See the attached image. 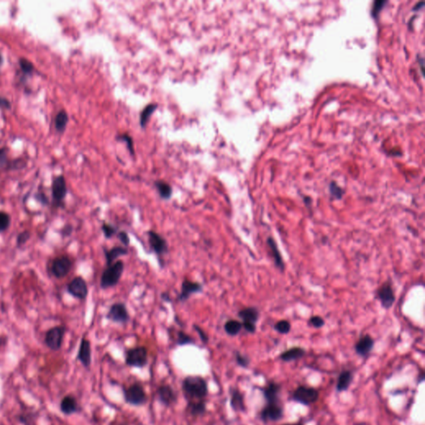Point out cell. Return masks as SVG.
Segmentation results:
<instances>
[{
    "label": "cell",
    "instance_id": "obj_13",
    "mask_svg": "<svg viewBox=\"0 0 425 425\" xmlns=\"http://www.w3.org/2000/svg\"><path fill=\"white\" fill-rule=\"evenodd\" d=\"M377 297L385 309H390L395 303V296L392 286L390 283H384L377 292Z\"/></svg>",
    "mask_w": 425,
    "mask_h": 425
},
{
    "label": "cell",
    "instance_id": "obj_35",
    "mask_svg": "<svg viewBox=\"0 0 425 425\" xmlns=\"http://www.w3.org/2000/svg\"><path fill=\"white\" fill-rule=\"evenodd\" d=\"M101 230L103 232L106 238H112L115 235H117V229L112 226V224L103 223L101 225Z\"/></svg>",
    "mask_w": 425,
    "mask_h": 425
},
{
    "label": "cell",
    "instance_id": "obj_19",
    "mask_svg": "<svg viewBox=\"0 0 425 425\" xmlns=\"http://www.w3.org/2000/svg\"><path fill=\"white\" fill-rule=\"evenodd\" d=\"M77 359L87 368L90 366L91 363H92V349H91L90 341L85 338L82 339L81 344H80Z\"/></svg>",
    "mask_w": 425,
    "mask_h": 425
},
{
    "label": "cell",
    "instance_id": "obj_26",
    "mask_svg": "<svg viewBox=\"0 0 425 425\" xmlns=\"http://www.w3.org/2000/svg\"><path fill=\"white\" fill-rule=\"evenodd\" d=\"M187 410L193 416L203 415L206 412V403L204 400L190 401L187 405Z\"/></svg>",
    "mask_w": 425,
    "mask_h": 425
},
{
    "label": "cell",
    "instance_id": "obj_45",
    "mask_svg": "<svg viewBox=\"0 0 425 425\" xmlns=\"http://www.w3.org/2000/svg\"><path fill=\"white\" fill-rule=\"evenodd\" d=\"M0 107L4 108V109H10L11 108V103H10V101H8V99L0 96Z\"/></svg>",
    "mask_w": 425,
    "mask_h": 425
},
{
    "label": "cell",
    "instance_id": "obj_31",
    "mask_svg": "<svg viewBox=\"0 0 425 425\" xmlns=\"http://www.w3.org/2000/svg\"><path fill=\"white\" fill-rule=\"evenodd\" d=\"M274 329L282 335H286V334H288L291 331V324L288 321L281 320L276 323L275 326H274Z\"/></svg>",
    "mask_w": 425,
    "mask_h": 425
},
{
    "label": "cell",
    "instance_id": "obj_44",
    "mask_svg": "<svg viewBox=\"0 0 425 425\" xmlns=\"http://www.w3.org/2000/svg\"><path fill=\"white\" fill-rule=\"evenodd\" d=\"M385 1H376L374 3L373 7V12H372V14H373L374 16H376V14L379 13V10L381 9L382 7L384 4H385Z\"/></svg>",
    "mask_w": 425,
    "mask_h": 425
},
{
    "label": "cell",
    "instance_id": "obj_29",
    "mask_svg": "<svg viewBox=\"0 0 425 425\" xmlns=\"http://www.w3.org/2000/svg\"><path fill=\"white\" fill-rule=\"evenodd\" d=\"M69 122V115L65 111H60L55 118V128L58 132L65 131L67 124Z\"/></svg>",
    "mask_w": 425,
    "mask_h": 425
},
{
    "label": "cell",
    "instance_id": "obj_18",
    "mask_svg": "<svg viewBox=\"0 0 425 425\" xmlns=\"http://www.w3.org/2000/svg\"><path fill=\"white\" fill-rule=\"evenodd\" d=\"M375 341L371 335H365L357 341L354 350L357 354L360 356L365 357L368 355L373 350Z\"/></svg>",
    "mask_w": 425,
    "mask_h": 425
},
{
    "label": "cell",
    "instance_id": "obj_38",
    "mask_svg": "<svg viewBox=\"0 0 425 425\" xmlns=\"http://www.w3.org/2000/svg\"><path fill=\"white\" fill-rule=\"evenodd\" d=\"M118 140L126 142L129 150H131V154H134L133 141L131 139V137H129L128 135H126V134H122L118 137Z\"/></svg>",
    "mask_w": 425,
    "mask_h": 425
},
{
    "label": "cell",
    "instance_id": "obj_40",
    "mask_svg": "<svg viewBox=\"0 0 425 425\" xmlns=\"http://www.w3.org/2000/svg\"><path fill=\"white\" fill-rule=\"evenodd\" d=\"M118 237L123 245L125 246V247L129 246V244H130V237H129L128 234L126 232H119L118 234Z\"/></svg>",
    "mask_w": 425,
    "mask_h": 425
},
{
    "label": "cell",
    "instance_id": "obj_25",
    "mask_svg": "<svg viewBox=\"0 0 425 425\" xmlns=\"http://www.w3.org/2000/svg\"><path fill=\"white\" fill-rule=\"evenodd\" d=\"M267 245L269 247L270 249L272 251L273 259L275 261V264L279 269L283 271L285 268V264H284L283 259L282 258L281 254L278 250V245L276 243L275 240L273 239V237H268L267 239Z\"/></svg>",
    "mask_w": 425,
    "mask_h": 425
},
{
    "label": "cell",
    "instance_id": "obj_9",
    "mask_svg": "<svg viewBox=\"0 0 425 425\" xmlns=\"http://www.w3.org/2000/svg\"><path fill=\"white\" fill-rule=\"evenodd\" d=\"M147 235L149 245H150L151 250L155 252V254H157L159 257H161L168 253L169 246H168L166 240L165 239V237H162L161 235H159L158 233L153 231V230L148 231Z\"/></svg>",
    "mask_w": 425,
    "mask_h": 425
},
{
    "label": "cell",
    "instance_id": "obj_24",
    "mask_svg": "<svg viewBox=\"0 0 425 425\" xmlns=\"http://www.w3.org/2000/svg\"><path fill=\"white\" fill-rule=\"evenodd\" d=\"M60 408L63 414L67 415L74 414L78 410L76 399L71 395H68L63 399V401L61 402Z\"/></svg>",
    "mask_w": 425,
    "mask_h": 425
},
{
    "label": "cell",
    "instance_id": "obj_36",
    "mask_svg": "<svg viewBox=\"0 0 425 425\" xmlns=\"http://www.w3.org/2000/svg\"><path fill=\"white\" fill-rule=\"evenodd\" d=\"M10 224V218L8 213L0 212V232L4 231L8 229Z\"/></svg>",
    "mask_w": 425,
    "mask_h": 425
},
{
    "label": "cell",
    "instance_id": "obj_3",
    "mask_svg": "<svg viewBox=\"0 0 425 425\" xmlns=\"http://www.w3.org/2000/svg\"><path fill=\"white\" fill-rule=\"evenodd\" d=\"M319 396V391L315 388L299 385L292 393L291 399L295 402L309 406L318 401Z\"/></svg>",
    "mask_w": 425,
    "mask_h": 425
},
{
    "label": "cell",
    "instance_id": "obj_10",
    "mask_svg": "<svg viewBox=\"0 0 425 425\" xmlns=\"http://www.w3.org/2000/svg\"><path fill=\"white\" fill-rule=\"evenodd\" d=\"M65 328L63 327H53L47 332L45 343L52 351H58L63 344Z\"/></svg>",
    "mask_w": 425,
    "mask_h": 425
},
{
    "label": "cell",
    "instance_id": "obj_46",
    "mask_svg": "<svg viewBox=\"0 0 425 425\" xmlns=\"http://www.w3.org/2000/svg\"><path fill=\"white\" fill-rule=\"evenodd\" d=\"M304 202H305V205H311V199L310 197H305V198H304Z\"/></svg>",
    "mask_w": 425,
    "mask_h": 425
},
{
    "label": "cell",
    "instance_id": "obj_12",
    "mask_svg": "<svg viewBox=\"0 0 425 425\" xmlns=\"http://www.w3.org/2000/svg\"><path fill=\"white\" fill-rule=\"evenodd\" d=\"M203 291V286L197 282L190 281L188 279H185L181 284V291L178 296V301L184 303L188 300L191 297V295L194 293H199Z\"/></svg>",
    "mask_w": 425,
    "mask_h": 425
},
{
    "label": "cell",
    "instance_id": "obj_11",
    "mask_svg": "<svg viewBox=\"0 0 425 425\" xmlns=\"http://www.w3.org/2000/svg\"><path fill=\"white\" fill-rule=\"evenodd\" d=\"M68 291L74 297L83 300L88 294V285L83 278L76 277L69 284Z\"/></svg>",
    "mask_w": 425,
    "mask_h": 425
},
{
    "label": "cell",
    "instance_id": "obj_34",
    "mask_svg": "<svg viewBox=\"0 0 425 425\" xmlns=\"http://www.w3.org/2000/svg\"><path fill=\"white\" fill-rule=\"evenodd\" d=\"M194 343L193 338L189 336L188 334L182 331H177V337H176V344L179 346H185L188 344Z\"/></svg>",
    "mask_w": 425,
    "mask_h": 425
},
{
    "label": "cell",
    "instance_id": "obj_42",
    "mask_svg": "<svg viewBox=\"0 0 425 425\" xmlns=\"http://www.w3.org/2000/svg\"><path fill=\"white\" fill-rule=\"evenodd\" d=\"M8 157H7V148H0V167L7 165Z\"/></svg>",
    "mask_w": 425,
    "mask_h": 425
},
{
    "label": "cell",
    "instance_id": "obj_23",
    "mask_svg": "<svg viewBox=\"0 0 425 425\" xmlns=\"http://www.w3.org/2000/svg\"><path fill=\"white\" fill-rule=\"evenodd\" d=\"M104 254L106 257V265L110 266L114 263L115 261L120 256H125L128 254V250L124 247L117 246L113 247L111 249H104Z\"/></svg>",
    "mask_w": 425,
    "mask_h": 425
},
{
    "label": "cell",
    "instance_id": "obj_32",
    "mask_svg": "<svg viewBox=\"0 0 425 425\" xmlns=\"http://www.w3.org/2000/svg\"><path fill=\"white\" fill-rule=\"evenodd\" d=\"M329 190H330V194L331 197H333L335 199H342V197H343L344 194H345V191L334 181L331 182L330 186H329Z\"/></svg>",
    "mask_w": 425,
    "mask_h": 425
},
{
    "label": "cell",
    "instance_id": "obj_20",
    "mask_svg": "<svg viewBox=\"0 0 425 425\" xmlns=\"http://www.w3.org/2000/svg\"><path fill=\"white\" fill-rule=\"evenodd\" d=\"M353 373L349 370H345L341 371V374L338 376L337 382H336V391L339 393L345 392L348 390L352 381H353Z\"/></svg>",
    "mask_w": 425,
    "mask_h": 425
},
{
    "label": "cell",
    "instance_id": "obj_28",
    "mask_svg": "<svg viewBox=\"0 0 425 425\" xmlns=\"http://www.w3.org/2000/svg\"><path fill=\"white\" fill-rule=\"evenodd\" d=\"M242 328H243L242 322H238L237 320H229L224 324L225 332L231 336L238 335Z\"/></svg>",
    "mask_w": 425,
    "mask_h": 425
},
{
    "label": "cell",
    "instance_id": "obj_43",
    "mask_svg": "<svg viewBox=\"0 0 425 425\" xmlns=\"http://www.w3.org/2000/svg\"><path fill=\"white\" fill-rule=\"evenodd\" d=\"M29 237H30V235H29L28 232H23L22 234H20V235H19L17 242L19 243V245H22V244H24V243L27 242V239L29 238Z\"/></svg>",
    "mask_w": 425,
    "mask_h": 425
},
{
    "label": "cell",
    "instance_id": "obj_7",
    "mask_svg": "<svg viewBox=\"0 0 425 425\" xmlns=\"http://www.w3.org/2000/svg\"><path fill=\"white\" fill-rule=\"evenodd\" d=\"M106 318L111 322L119 324H125L130 320L128 310L125 303H116L111 306L109 311L106 314Z\"/></svg>",
    "mask_w": 425,
    "mask_h": 425
},
{
    "label": "cell",
    "instance_id": "obj_17",
    "mask_svg": "<svg viewBox=\"0 0 425 425\" xmlns=\"http://www.w3.org/2000/svg\"><path fill=\"white\" fill-rule=\"evenodd\" d=\"M281 385L276 382H270L262 390L263 397L267 403H280Z\"/></svg>",
    "mask_w": 425,
    "mask_h": 425
},
{
    "label": "cell",
    "instance_id": "obj_21",
    "mask_svg": "<svg viewBox=\"0 0 425 425\" xmlns=\"http://www.w3.org/2000/svg\"><path fill=\"white\" fill-rule=\"evenodd\" d=\"M306 354V350L302 347H292L286 350L280 354V359L284 362H292L294 360H300Z\"/></svg>",
    "mask_w": 425,
    "mask_h": 425
},
{
    "label": "cell",
    "instance_id": "obj_33",
    "mask_svg": "<svg viewBox=\"0 0 425 425\" xmlns=\"http://www.w3.org/2000/svg\"><path fill=\"white\" fill-rule=\"evenodd\" d=\"M19 63L24 73L27 74V75H30V74L33 73L34 66H33V63H31L30 61L27 60L24 57H21L19 59Z\"/></svg>",
    "mask_w": 425,
    "mask_h": 425
},
{
    "label": "cell",
    "instance_id": "obj_4",
    "mask_svg": "<svg viewBox=\"0 0 425 425\" xmlns=\"http://www.w3.org/2000/svg\"><path fill=\"white\" fill-rule=\"evenodd\" d=\"M148 362V351L144 346H137L128 350L125 356V363L129 366L142 368Z\"/></svg>",
    "mask_w": 425,
    "mask_h": 425
},
{
    "label": "cell",
    "instance_id": "obj_1",
    "mask_svg": "<svg viewBox=\"0 0 425 425\" xmlns=\"http://www.w3.org/2000/svg\"><path fill=\"white\" fill-rule=\"evenodd\" d=\"M182 390L187 400H204L208 395L207 382L200 376H188L183 380Z\"/></svg>",
    "mask_w": 425,
    "mask_h": 425
},
{
    "label": "cell",
    "instance_id": "obj_15",
    "mask_svg": "<svg viewBox=\"0 0 425 425\" xmlns=\"http://www.w3.org/2000/svg\"><path fill=\"white\" fill-rule=\"evenodd\" d=\"M52 197L57 204H61L65 199L68 192L65 178L63 175H59L55 178L52 185Z\"/></svg>",
    "mask_w": 425,
    "mask_h": 425
},
{
    "label": "cell",
    "instance_id": "obj_48",
    "mask_svg": "<svg viewBox=\"0 0 425 425\" xmlns=\"http://www.w3.org/2000/svg\"><path fill=\"white\" fill-rule=\"evenodd\" d=\"M3 56H2V54H1V53H0V67H1V66H2V64H3Z\"/></svg>",
    "mask_w": 425,
    "mask_h": 425
},
{
    "label": "cell",
    "instance_id": "obj_16",
    "mask_svg": "<svg viewBox=\"0 0 425 425\" xmlns=\"http://www.w3.org/2000/svg\"><path fill=\"white\" fill-rule=\"evenodd\" d=\"M157 395L160 401L165 406H171L177 401V395L169 384H163L159 387Z\"/></svg>",
    "mask_w": 425,
    "mask_h": 425
},
{
    "label": "cell",
    "instance_id": "obj_41",
    "mask_svg": "<svg viewBox=\"0 0 425 425\" xmlns=\"http://www.w3.org/2000/svg\"><path fill=\"white\" fill-rule=\"evenodd\" d=\"M194 330L196 331L197 333L199 334L200 340H201L204 343H208V341H209V337H208L207 334L205 333V331L203 330L201 327H199V326H197V325H194Z\"/></svg>",
    "mask_w": 425,
    "mask_h": 425
},
{
    "label": "cell",
    "instance_id": "obj_5",
    "mask_svg": "<svg viewBox=\"0 0 425 425\" xmlns=\"http://www.w3.org/2000/svg\"><path fill=\"white\" fill-rule=\"evenodd\" d=\"M124 395L125 401L134 406L143 405L147 401V396L144 388L137 383L131 384L127 390H125Z\"/></svg>",
    "mask_w": 425,
    "mask_h": 425
},
{
    "label": "cell",
    "instance_id": "obj_2",
    "mask_svg": "<svg viewBox=\"0 0 425 425\" xmlns=\"http://www.w3.org/2000/svg\"><path fill=\"white\" fill-rule=\"evenodd\" d=\"M124 262L118 260L104 270L101 277V287L108 289L117 286L124 272Z\"/></svg>",
    "mask_w": 425,
    "mask_h": 425
},
{
    "label": "cell",
    "instance_id": "obj_30",
    "mask_svg": "<svg viewBox=\"0 0 425 425\" xmlns=\"http://www.w3.org/2000/svg\"><path fill=\"white\" fill-rule=\"evenodd\" d=\"M156 109H157V105H155V104H150V105H148L147 106L144 107V109L142 111V114H141V118H140V123H141L142 128L145 127V125L151 117V115Z\"/></svg>",
    "mask_w": 425,
    "mask_h": 425
},
{
    "label": "cell",
    "instance_id": "obj_27",
    "mask_svg": "<svg viewBox=\"0 0 425 425\" xmlns=\"http://www.w3.org/2000/svg\"><path fill=\"white\" fill-rule=\"evenodd\" d=\"M155 186L161 199L168 200L171 198L173 189L168 183L165 182L163 180H158L155 183Z\"/></svg>",
    "mask_w": 425,
    "mask_h": 425
},
{
    "label": "cell",
    "instance_id": "obj_14",
    "mask_svg": "<svg viewBox=\"0 0 425 425\" xmlns=\"http://www.w3.org/2000/svg\"><path fill=\"white\" fill-rule=\"evenodd\" d=\"M71 261L68 257H59L52 262V271L57 278H64L69 274L71 268Z\"/></svg>",
    "mask_w": 425,
    "mask_h": 425
},
{
    "label": "cell",
    "instance_id": "obj_47",
    "mask_svg": "<svg viewBox=\"0 0 425 425\" xmlns=\"http://www.w3.org/2000/svg\"><path fill=\"white\" fill-rule=\"evenodd\" d=\"M283 425H303L302 423H293V424H284Z\"/></svg>",
    "mask_w": 425,
    "mask_h": 425
},
{
    "label": "cell",
    "instance_id": "obj_6",
    "mask_svg": "<svg viewBox=\"0 0 425 425\" xmlns=\"http://www.w3.org/2000/svg\"><path fill=\"white\" fill-rule=\"evenodd\" d=\"M238 316L242 319L243 328L248 333H255L256 323L259 318V311L256 307H246L238 311Z\"/></svg>",
    "mask_w": 425,
    "mask_h": 425
},
{
    "label": "cell",
    "instance_id": "obj_37",
    "mask_svg": "<svg viewBox=\"0 0 425 425\" xmlns=\"http://www.w3.org/2000/svg\"><path fill=\"white\" fill-rule=\"evenodd\" d=\"M235 358H236L237 365L241 366V367H243V368H247V367H248L249 364H250L249 358L246 356V355H243V354H241L239 352L236 353Z\"/></svg>",
    "mask_w": 425,
    "mask_h": 425
},
{
    "label": "cell",
    "instance_id": "obj_22",
    "mask_svg": "<svg viewBox=\"0 0 425 425\" xmlns=\"http://www.w3.org/2000/svg\"><path fill=\"white\" fill-rule=\"evenodd\" d=\"M230 405L235 412H244L246 410L244 396L237 389L231 390Z\"/></svg>",
    "mask_w": 425,
    "mask_h": 425
},
{
    "label": "cell",
    "instance_id": "obj_39",
    "mask_svg": "<svg viewBox=\"0 0 425 425\" xmlns=\"http://www.w3.org/2000/svg\"><path fill=\"white\" fill-rule=\"evenodd\" d=\"M309 323H310V325L312 326L314 328H321V327H324L325 321L322 318V317H321V316H312V317H311V319H310Z\"/></svg>",
    "mask_w": 425,
    "mask_h": 425
},
{
    "label": "cell",
    "instance_id": "obj_8",
    "mask_svg": "<svg viewBox=\"0 0 425 425\" xmlns=\"http://www.w3.org/2000/svg\"><path fill=\"white\" fill-rule=\"evenodd\" d=\"M283 407L280 403H266L260 411V419L264 423L277 422L283 418Z\"/></svg>",
    "mask_w": 425,
    "mask_h": 425
}]
</instances>
